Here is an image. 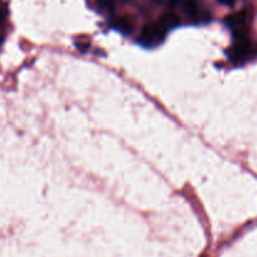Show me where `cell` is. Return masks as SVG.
Segmentation results:
<instances>
[{
  "mask_svg": "<svg viewBox=\"0 0 257 257\" xmlns=\"http://www.w3.org/2000/svg\"><path fill=\"white\" fill-rule=\"evenodd\" d=\"M220 2V4L222 5H227V7H232L233 4H235L236 0H218Z\"/></svg>",
  "mask_w": 257,
  "mask_h": 257,
  "instance_id": "5b68a950",
  "label": "cell"
},
{
  "mask_svg": "<svg viewBox=\"0 0 257 257\" xmlns=\"http://www.w3.org/2000/svg\"><path fill=\"white\" fill-rule=\"evenodd\" d=\"M168 30L170 28L160 19L158 22L151 23L142 28L140 37H138V42L146 48H155L163 42Z\"/></svg>",
  "mask_w": 257,
  "mask_h": 257,
  "instance_id": "6da1fadb",
  "label": "cell"
},
{
  "mask_svg": "<svg viewBox=\"0 0 257 257\" xmlns=\"http://www.w3.org/2000/svg\"><path fill=\"white\" fill-rule=\"evenodd\" d=\"M97 9L102 14H112L115 7V0H97Z\"/></svg>",
  "mask_w": 257,
  "mask_h": 257,
  "instance_id": "277c9868",
  "label": "cell"
},
{
  "mask_svg": "<svg viewBox=\"0 0 257 257\" xmlns=\"http://www.w3.org/2000/svg\"><path fill=\"white\" fill-rule=\"evenodd\" d=\"M182 9L186 18L192 23H206L211 19L210 13L201 7L198 0H182Z\"/></svg>",
  "mask_w": 257,
  "mask_h": 257,
  "instance_id": "7a4b0ae2",
  "label": "cell"
},
{
  "mask_svg": "<svg viewBox=\"0 0 257 257\" xmlns=\"http://www.w3.org/2000/svg\"><path fill=\"white\" fill-rule=\"evenodd\" d=\"M110 25H112L114 29L119 30L123 34H128V33L132 32V22L128 19L127 17H115L113 18L112 22H110Z\"/></svg>",
  "mask_w": 257,
  "mask_h": 257,
  "instance_id": "3957f363",
  "label": "cell"
}]
</instances>
